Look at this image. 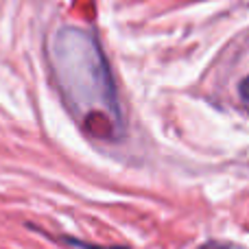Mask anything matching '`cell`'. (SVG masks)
<instances>
[{
    "mask_svg": "<svg viewBox=\"0 0 249 249\" xmlns=\"http://www.w3.org/2000/svg\"><path fill=\"white\" fill-rule=\"evenodd\" d=\"M238 94H241V101L243 105L249 109V77H245L241 81V88H238Z\"/></svg>",
    "mask_w": 249,
    "mask_h": 249,
    "instance_id": "obj_2",
    "label": "cell"
},
{
    "mask_svg": "<svg viewBox=\"0 0 249 249\" xmlns=\"http://www.w3.org/2000/svg\"><path fill=\"white\" fill-rule=\"evenodd\" d=\"M51 64L66 105L83 131L96 140H118L124 121L99 42L79 29L59 31L51 46Z\"/></svg>",
    "mask_w": 249,
    "mask_h": 249,
    "instance_id": "obj_1",
    "label": "cell"
}]
</instances>
